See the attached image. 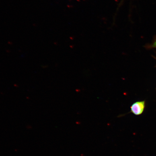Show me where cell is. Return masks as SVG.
I'll return each instance as SVG.
<instances>
[{"mask_svg":"<svg viewBox=\"0 0 156 156\" xmlns=\"http://www.w3.org/2000/svg\"><path fill=\"white\" fill-rule=\"evenodd\" d=\"M145 101H138L132 104L130 107V112L136 115H139L142 114L145 108Z\"/></svg>","mask_w":156,"mask_h":156,"instance_id":"obj_1","label":"cell"}]
</instances>
